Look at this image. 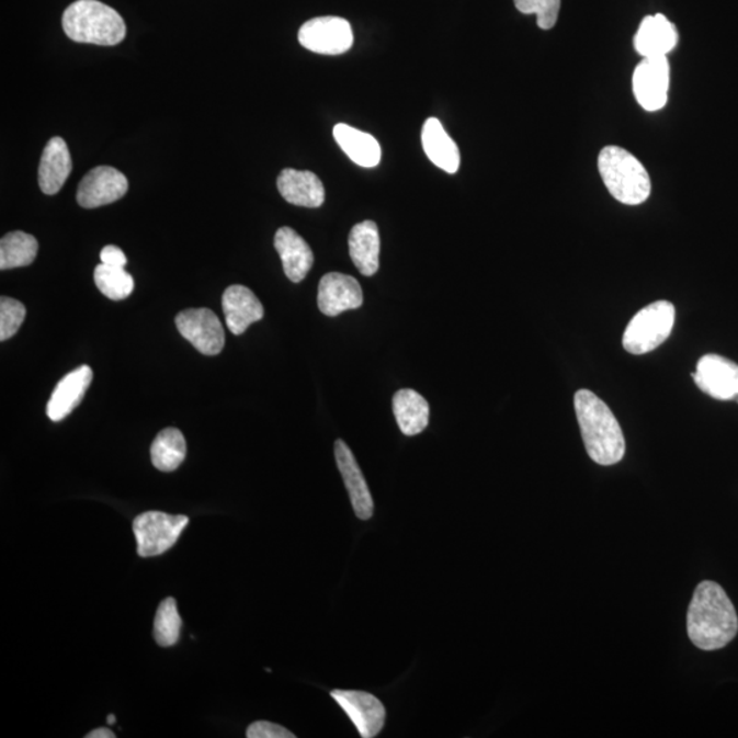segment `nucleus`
I'll return each mask as SVG.
<instances>
[{
    "label": "nucleus",
    "instance_id": "f257e3e1",
    "mask_svg": "<svg viewBox=\"0 0 738 738\" xmlns=\"http://www.w3.org/2000/svg\"><path fill=\"white\" fill-rule=\"evenodd\" d=\"M691 642L703 651H715L729 645L738 632V617L723 587L703 581L693 593L686 615Z\"/></svg>",
    "mask_w": 738,
    "mask_h": 738
},
{
    "label": "nucleus",
    "instance_id": "f03ea898",
    "mask_svg": "<svg viewBox=\"0 0 738 738\" xmlns=\"http://www.w3.org/2000/svg\"><path fill=\"white\" fill-rule=\"evenodd\" d=\"M575 409L588 456L599 465L618 464L625 456L626 445L612 410L590 390L576 393Z\"/></svg>",
    "mask_w": 738,
    "mask_h": 738
},
{
    "label": "nucleus",
    "instance_id": "7ed1b4c3",
    "mask_svg": "<svg viewBox=\"0 0 738 738\" xmlns=\"http://www.w3.org/2000/svg\"><path fill=\"white\" fill-rule=\"evenodd\" d=\"M66 36L77 43L116 46L126 36V24L118 11L98 0H77L65 10Z\"/></svg>",
    "mask_w": 738,
    "mask_h": 738
},
{
    "label": "nucleus",
    "instance_id": "20e7f679",
    "mask_svg": "<svg viewBox=\"0 0 738 738\" xmlns=\"http://www.w3.org/2000/svg\"><path fill=\"white\" fill-rule=\"evenodd\" d=\"M598 169L608 191L620 203L639 205L651 194V179L645 166L624 148H603Z\"/></svg>",
    "mask_w": 738,
    "mask_h": 738
},
{
    "label": "nucleus",
    "instance_id": "39448f33",
    "mask_svg": "<svg viewBox=\"0 0 738 738\" xmlns=\"http://www.w3.org/2000/svg\"><path fill=\"white\" fill-rule=\"evenodd\" d=\"M674 320L673 304L669 302L649 304L637 313L626 327L623 338L625 351L636 356L655 351L670 337Z\"/></svg>",
    "mask_w": 738,
    "mask_h": 738
},
{
    "label": "nucleus",
    "instance_id": "423d86ee",
    "mask_svg": "<svg viewBox=\"0 0 738 738\" xmlns=\"http://www.w3.org/2000/svg\"><path fill=\"white\" fill-rule=\"evenodd\" d=\"M186 515L163 512H146L137 515L133 523L137 542V553L143 558L157 557L170 550L186 529Z\"/></svg>",
    "mask_w": 738,
    "mask_h": 738
},
{
    "label": "nucleus",
    "instance_id": "0eeeda50",
    "mask_svg": "<svg viewBox=\"0 0 738 738\" xmlns=\"http://www.w3.org/2000/svg\"><path fill=\"white\" fill-rule=\"evenodd\" d=\"M351 24L341 16H318L299 27L298 42L309 52L341 55L353 46Z\"/></svg>",
    "mask_w": 738,
    "mask_h": 738
},
{
    "label": "nucleus",
    "instance_id": "6e6552de",
    "mask_svg": "<svg viewBox=\"0 0 738 738\" xmlns=\"http://www.w3.org/2000/svg\"><path fill=\"white\" fill-rule=\"evenodd\" d=\"M177 329L205 356H216L225 348V330L218 316L207 308L186 309L177 315Z\"/></svg>",
    "mask_w": 738,
    "mask_h": 738
},
{
    "label": "nucleus",
    "instance_id": "1a4fd4ad",
    "mask_svg": "<svg viewBox=\"0 0 738 738\" xmlns=\"http://www.w3.org/2000/svg\"><path fill=\"white\" fill-rule=\"evenodd\" d=\"M696 386L718 401L738 402V365L719 354H706L699 360L692 374Z\"/></svg>",
    "mask_w": 738,
    "mask_h": 738
},
{
    "label": "nucleus",
    "instance_id": "9d476101",
    "mask_svg": "<svg viewBox=\"0 0 738 738\" xmlns=\"http://www.w3.org/2000/svg\"><path fill=\"white\" fill-rule=\"evenodd\" d=\"M634 93L643 109L654 113L668 103L670 66L668 57L643 58L634 73Z\"/></svg>",
    "mask_w": 738,
    "mask_h": 738
},
{
    "label": "nucleus",
    "instance_id": "9b49d317",
    "mask_svg": "<svg viewBox=\"0 0 738 738\" xmlns=\"http://www.w3.org/2000/svg\"><path fill=\"white\" fill-rule=\"evenodd\" d=\"M331 697L351 718L360 736L372 738L381 734L386 723V709L379 699L368 692L342 690L332 691Z\"/></svg>",
    "mask_w": 738,
    "mask_h": 738
},
{
    "label": "nucleus",
    "instance_id": "f8f14e48",
    "mask_svg": "<svg viewBox=\"0 0 738 738\" xmlns=\"http://www.w3.org/2000/svg\"><path fill=\"white\" fill-rule=\"evenodd\" d=\"M129 182L120 170L99 166L81 180L77 191V202L82 208H99L118 202L124 197Z\"/></svg>",
    "mask_w": 738,
    "mask_h": 738
},
{
    "label": "nucleus",
    "instance_id": "ddd939ff",
    "mask_svg": "<svg viewBox=\"0 0 738 738\" xmlns=\"http://www.w3.org/2000/svg\"><path fill=\"white\" fill-rule=\"evenodd\" d=\"M363 299L362 286L351 275L330 273L320 280L318 305L326 316L332 318L345 310L357 309L362 307Z\"/></svg>",
    "mask_w": 738,
    "mask_h": 738
},
{
    "label": "nucleus",
    "instance_id": "4468645a",
    "mask_svg": "<svg viewBox=\"0 0 738 738\" xmlns=\"http://www.w3.org/2000/svg\"><path fill=\"white\" fill-rule=\"evenodd\" d=\"M338 469H340L343 482H345L349 497H351L354 513L360 520L367 521L374 514V501H372L370 488L356 457L345 442L338 440L334 446Z\"/></svg>",
    "mask_w": 738,
    "mask_h": 738
},
{
    "label": "nucleus",
    "instance_id": "2eb2a0df",
    "mask_svg": "<svg viewBox=\"0 0 738 738\" xmlns=\"http://www.w3.org/2000/svg\"><path fill=\"white\" fill-rule=\"evenodd\" d=\"M93 381V371L88 365L71 371L54 388L47 405V416L54 423L63 421L79 407Z\"/></svg>",
    "mask_w": 738,
    "mask_h": 738
},
{
    "label": "nucleus",
    "instance_id": "dca6fc26",
    "mask_svg": "<svg viewBox=\"0 0 738 738\" xmlns=\"http://www.w3.org/2000/svg\"><path fill=\"white\" fill-rule=\"evenodd\" d=\"M226 325L235 336H241L249 326L262 320L264 308L251 288L242 285L227 287L222 297Z\"/></svg>",
    "mask_w": 738,
    "mask_h": 738
},
{
    "label": "nucleus",
    "instance_id": "f3484780",
    "mask_svg": "<svg viewBox=\"0 0 738 738\" xmlns=\"http://www.w3.org/2000/svg\"><path fill=\"white\" fill-rule=\"evenodd\" d=\"M277 191L287 203L305 208H319L326 200L325 186L313 171L285 169L276 181Z\"/></svg>",
    "mask_w": 738,
    "mask_h": 738
},
{
    "label": "nucleus",
    "instance_id": "a211bd4d",
    "mask_svg": "<svg viewBox=\"0 0 738 738\" xmlns=\"http://www.w3.org/2000/svg\"><path fill=\"white\" fill-rule=\"evenodd\" d=\"M274 246L288 280L294 283L303 282L315 262L313 249L307 241L291 227H281L276 231Z\"/></svg>",
    "mask_w": 738,
    "mask_h": 738
},
{
    "label": "nucleus",
    "instance_id": "6ab92c4d",
    "mask_svg": "<svg viewBox=\"0 0 738 738\" xmlns=\"http://www.w3.org/2000/svg\"><path fill=\"white\" fill-rule=\"evenodd\" d=\"M677 43H679V33L662 14L646 16L635 36L636 52L643 58L668 57Z\"/></svg>",
    "mask_w": 738,
    "mask_h": 738
},
{
    "label": "nucleus",
    "instance_id": "aec40b11",
    "mask_svg": "<svg viewBox=\"0 0 738 738\" xmlns=\"http://www.w3.org/2000/svg\"><path fill=\"white\" fill-rule=\"evenodd\" d=\"M73 169V162L68 148V144L63 137H54L44 148L41 166H38V185L42 192L57 194L68 181Z\"/></svg>",
    "mask_w": 738,
    "mask_h": 738
},
{
    "label": "nucleus",
    "instance_id": "412c9836",
    "mask_svg": "<svg viewBox=\"0 0 738 738\" xmlns=\"http://www.w3.org/2000/svg\"><path fill=\"white\" fill-rule=\"evenodd\" d=\"M349 253L360 273L372 276L379 270L381 237L375 222L364 220L349 235Z\"/></svg>",
    "mask_w": 738,
    "mask_h": 738
},
{
    "label": "nucleus",
    "instance_id": "4be33fe9",
    "mask_svg": "<svg viewBox=\"0 0 738 738\" xmlns=\"http://www.w3.org/2000/svg\"><path fill=\"white\" fill-rule=\"evenodd\" d=\"M421 143H423L424 152L432 163L445 170L449 174L457 173L459 162H462L458 147L447 135L440 120L429 118L425 121L423 132H421Z\"/></svg>",
    "mask_w": 738,
    "mask_h": 738
},
{
    "label": "nucleus",
    "instance_id": "5701e85b",
    "mask_svg": "<svg viewBox=\"0 0 738 738\" xmlns=\"http://www.w3.org/2000/svg\"><path fill=\"white\" fill-rule=\"evenodd\" d=\"M393 412L404 435H419L429 425L430 405L412 388H404L394 394Z\"/></svg>",
    "mask_w": 738,
    "mask_h": 738
},
{
    "label": "nucleus",
    "instance_id": "b1692460",
    "mask_svg": "<svg viewBox=\"0 0 738 738\" xmlns=\"http://www.w3.org/2000/svg\"><path fill=\"white\" fill-rule=\"evenodd\" d=\"M334 138L342 151L362 168H376L381 163L382 149L375 137L354 127L338 124L334 127Z\"/></svg>",
    "mask_w": 738,
    "mask_h": 738
},
{
    "label": "nucleus",
    "instance_id": "393cba45",
    "mask_svg": "<svg viewBox=\"0 0 738 738\" xmlns=\"http://www.w3.org/2000/svg\"><path fill=\"white\" fill-rule=\"evenodd\" d=\"M38 242L24 231L9 232L0 241V270L26 268L35 262Z\"/></svg>",
    "mask_w": 738,
    "mask_h": 738
},
{
    "label": "nucleus",
    "instance_id": "a878e982",
    "mask_svg": "<svg viewBox=\"0 0 738 738\" xmlns=\"http://www.w3.org/2000/svg\"><path fill=\"white\" fill-rule=\"evenodd\" d=\"M186 457V442L182 432L166 429L159 432L151 446V459L155 468L173 472L180 468Z\"/></svg>",
    "mask_w": 738,
    "mask_h": 738
},
{
    "label": "nucleus",
    "instance_id": "bb28decb",
    "mask_svg": "<svg viewBox=\"0 0 738 738\" xmlns=\"http://www.w3.org/2000/svg\"><path fill=\"white\" fill-rule=\"evenodd\" d=\"M93 276L99 291L113 302L129 297L135 288V281L125 269L110 268L102 263L94 270Z\"/></svg>",
    "mask_w": 738,
    "mask_h": 738
},
{
    "label": "nucleus",
    "instance_id": "cd10ccee",
    "mask_svg": "<svg viewBox=\"0 0 738 738\" xmlns=\"http://www.w3.org/2000/svg\"><path fill=\"white\" fill-rule=\"evenodd\" d=\"M182 621L174 598L164 599L155 615L154 636L160 647H171L180 640Z\"/></svg>",
    "mask_w": 738,
    "mask_h": 738
},
{
    "label": "nucleus",
    "instance_id": "c85d7f7f",
    "mask_svg": "<svg viewBox=\"0 0 738 738\" xmlns=\"http://www.w3.org/2000/svg\"><path fill=\"white\" fill-rule=\"evenodd\" d=\"M515 8L523 14H535L541 30L548 31L557 24L560 0H514Z\"/></svg>",
    "mask_w": 738,
    "mask_h": 738
},
{
    "label": "nucleus",
    "instance_id": "c756f323",
    "mask_svg": "<svg viewBox=\"0 0 738 738\" xmlns=\"http://www.w3.org/2000/svg\"><path fill=\"white\" fill-rule=\"evenodd\" d=\"M25 316L24 304L10 297L0 298V341H8L14 337L24 323Z\"/></svg>",
    "mask_w": 738,
    "mask_h": 738
},
{
    "label": "nucleus",
    "instance_id": "7c9ffc66",
    "mask_svg": "<svg viewBox=\"0 0 738 738\" xmlns=\"http://www.w3.org/2000/svg\"><path fill=\"white\" fill-rule=\"evenodd\" d=\"M248 738H294L291 730L281 725L268 723V720H258L249 726L247 730Z\"/></svg>",
    "mask_w": 738,
    "mask_h": 738
},
{
    "label": "nucleus",
    "instance_id": "2f4dec72",
    "mask_svg": "<svg viewBox=\"0 0 738 738\" xmlns=\"http://www.w3.org/2000/svg\"><path fill=\"white\" fill-rule=\"evenodd\" d=\"M100 260H102L103 264L110 265V268L125 269L127 264L126 254L115 246L104 247L102 252H100Z\"/></svg>",
    "mask_w": 738,
    "mask_h": 738
},
{
    "label": "nucleus",
    "instance_id": "473e14b6",
    "mask_svg": "<svg viewBox=\"0 0 738 738\" xmlns=\"http://www.w3.org/2000/svg\"><path fill=\"white\" fill-rule=\"evenodd\" d=\"M87 738H114L116 737L113 730L107 728H99L91 731L86 736Z\"/></svg>",
    "mask_w": 738,
    "mask_h": 738
},
{
    "label": "nucleus",
    "instance_id": "72a5a7b5",
    "mask_svg": "<svg viewBox=\"0 0 738 738\" xmlns=\"http://www.w3.org/2000/svg\"><path fill=\"white\" fill-rule=\"evenodd\" d=\"M107 723H109L110 725H114V724L116 723V718H115V715H114V714H110V715H109V717H107Z\"/></svg>",
    "mask_w": 738,
    "mask_h": 738
}]
</instances>
